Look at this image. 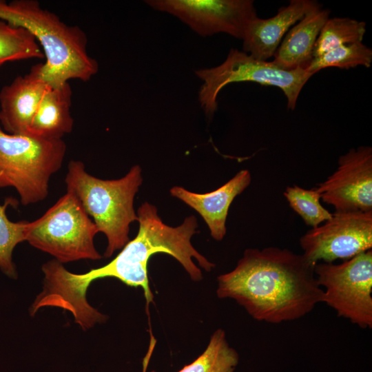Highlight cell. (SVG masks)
Wrapping results in <instances>:
<instances>
[{
  "instance_id": "6da1fadb",
  "label": "cell",
  "mask_w": 372,
  "mask_h": 372,
  "mask_svg": "<svg viewBox=\"0 0 372 372\" xmlns=\"http://www.w3.org/2000/svg\"><path fill=\"white\" fill-rule=\"evenodd\" d=\"M315 265L285 248L247 249L232 271L218 277L216 293L234 299L258 321L300 319L322 302Z\"/></svg>"
},
{
  "instance_id": "7a4b0ae2",
  "label": "cell",
  "mask_w": 372,
  "mask_h": 372,
  "mask_svg": "<svg viewBox=\"0 0 372 372\" xmlns=\"http://www.w3.org/2000/svg\"><path fill=\"white\" fill-rule=\"evenodd\" d=\"M136 214L137 235L107 265L80 274L69 271L64 266L56 269L52 284L61 303L73 310L86 309L90 305L86 298L90 285L96 279L112 277L127 286L141 287L148 305L154 296L149 286L147 265L151 256L157 253L169 254L177 260L194 281L201 280L203 276L193 258L206 271L215 267L191 242L198 228L194 216L185 218L177 227H171L163 223L156 207L148 202L143 203Z\"/></svg>"
},
{
  "instance_id": "3957f363",
  "label": "cell",
  "mask_w": 372,
  "mask_h": 372,
  "mask_svg": "<svg viewBox=\"0 0 372 372\" xmlns=\"http://www.w3.org/2000/svg\"><path fill=\"white\" fill-rule=\"evenodd\" d=\"M0 19L28 30L35 37L45 57L40 75L50 87L70 79L86 82L98 72V62L87 52L85 32L64 23L38 1L0 0Z\"/></svg>"
},
{
  "instance_id": "277c9868",
  "label": "cell",
  "mask_w": 372,
  "mask_h": 372,
  "mask_svg": "<svg viewBox=\"0 0 372 372\" xmlns=\"http://www.w3.org/2000/svg\"><path fill=\"white\" fill-rule=\"evenodd\" d=\"M65 183L98 231L105 235L104 256L111 257L128 242L130 225L138 221L134 199L143 183L141 167L135 165L121 178L104 180L87 173L82 161L72 160Z\"/></svg>"
},
{
  "instance_id": "5b68a950",
  "label": "cell",
  "mask_w": 372,
  "mask_h": 372,
  "mask_svg": "<svg viewBox=\"0 0 372 372\" xmlns=\"http://www.w3.org/2000/svg\"><path fill=\"white\" fill-rule=\"evenodd\" d=\"M65 153L63 139L10 134L0 126V187L14 188L23 205L43 201Z\"/></svg>"
},
{
  "instance_id": "8992f818",
  "label": "cell",
  "mask_w": 372,
  "mask_h": 372,
  "mask_svg": "<svg viewBox=\"0 0 372 372\" xmlns=\"http://www.w3.org/2000/svg\"><path fill=\"white\" fill-rule=\"evenodd\" d=\"M98 229L77 198L66 192L39 218L28 222L26 240L61 264L102 258L94 244Z\"/></svg>"
},
{
  "instance_id": "52a82bcc",
  "label": "cell",
  "mask_w": 372,
  "mask_h": 372,
  "mask_svg": "<svg viewBox=\"0 0 372 372\" xmlns=\"http://www.w3.org/2000/svg\"><path fill=\"white\" fill-rule=\"evenodd\" d=\"M195 74L203 81L198 101L208 118L214 116L218 108L219 92L229 83L251 81L278 87L287 99V107L293 110L302 87L313 76L305 68L285 70L272 61L256 59L244 51L234 48L220 65L197 70Z\"/></svg>"
},
{
  "instance_id": "ba28073f",
  "label": "cell",
  "mask_w": 372,
  "mask_h": 372,
  "mask_svg": "<svg viewBox=\"0 0 372 372\" xmlns=\"http://www.w3.org/2000/svg\"><path fill=\"white\" fill-rule=\"evenodd\" d=\"M314 273L322 302L362 329L372 327V250L340 264L318 262Z\"/></svg>"
},
{
  "instance_id": "9c48e42d",
  "label": "cell",
  "mask_w": 372,
  "mask_h": 372,
  "mask_svg": "<svg viewBox=\"0 0 372 372\" xmlns=\"http://www.w3.org/2000/svg\"><path fill=\"white\" fill-rule=\"evenodd\" d=\"M304 257L313 264L344 260L372 248V211L334 212L300 239Z\"/></svg>"
},
{
  "instance_id": "30bf717a",
  "label": "cell",
  "mask_w": 372,
  "mask_h": 372,
  "mask_svg": "<svg viewBox=\"0 0 372 372\" xmlns=\"http://www.w3.org/2000/svg\"><path fill=\"white\" fill-rule=\"evenodd\" d=\"M152 8L170 14L201 37L225 33L242 39L258 17L251 0H147Z\"/></svg>"
},
{
  "instance_id": "8fae6325",
  "label": "cell",
  "mask_w": 372,
  "mask_h": 372,
  "mask_svg": "<svg viewBox=\"0 0 372 372\" xmlns=\"http://www.w3.org/2000/svg\"><path fill=\"white\" fill-rule=\"evenodd\" d=\"M336 170L316 187L335 212L372 211V148H352L338 158Z\"/></svg>"
},
{
  "instance_id": "7c38bea8",
  "label": "cell",
  "mask_w": 372,
  "mask_h": 372,
  "mask_svg": "<svg viewBox=\"0 0 372 372\" xmlns=\"http://www.w3.org/2000/svg\"><path fill=\"white\" fill-rule=\"evenodd\" d=\"M40 65L17 76L0 91V126L8 134H28L39 103L50 87L40 75Z\"/></svg>"
},
{
  "instance_id": "4fadbf2b",
  "label": "cell",
  "mask_w": 372,
  "mask_h": 372,
  "mask_svg": "<svg viewBox=\"0 0 372 372\" xmlns=\"http://www.w3.org/2000/svg\"><path fill=\"white\" fill-rule=\"evenodd\" d=\"M320 6L316 1L291 0L272 17L255 18L247 26L242 39L243 51L256 59L267 61L273 56L289 28Z\"/></svg>"
},
{
  "instance_id": "5bb4252c",
  "label": "cell",
  "mask_w": 372,
  "mask_h": 372,
  "mask_svg": "<svg viewBox=\"0 0 372 372\" xmlns=\"http://www.w3.org/2000/svg\"><path fill=\"white\" fill-rule=\"evenodd\" d=\"M251 180L250 172L242 169L221 187L208 193H194L180 186H174L169 193L196 211L207 224L211 237L219 241L226 235V220L231 203Z\"/></svg>"
},
{
  "instance_id": "9a60e30c",
  "label": "cell",
  "mask_w": 372,
  "mask_h": 372,
  "mask_svg": "<svg viewBox=\"0 0 372 372\" xmlns=\"http://www.w3.org/2000/svg\"><path fill=\"white\" fill-rule=\"evenodd\" d=\"M329 12L320 6L307 14L285 35L272 62L287 70L306 68L313 59L316 39Z\"/></svg>"
},
{
  "instance_id": "2e32d148",
  "label": "cell",
  "mask_w": 372,
  "mask_h": 372,
  "mask_svg": "<svg viewBox=\"0 0 372 372\" xmlns=\"http://www.w3.org/2000/svg\"><path fill=\"white\" fill-rule=\"evenodd\" d=\"M72 88L69 82L49 87L42 97L31 122L28 134L45 138L62 139L72 131Z\"/></svg>"
},
{
  "instance_id": "e0dca14e",
  "label": "cell",
  "mask_w": 372,
  "mask_h": 372,
  "mask_svg": "<svg viewBox=\"0 0 372 372\" xmlns=\"http://www.w3.org/2000/svg\"><path fill=\"white\" fill-rule=\"evenodd\" d=\"M238 362V352L229 346L225 331L218 329L203 353L178 372H234Z\"/></svg>"
},
{
  "instance_id": "ac0fdd59",
  "label": "cell",
  "mask_w": 372,
  "mask_h": 372,
  "mask_svg": "<svg viewBox=\"0 0 372 372\" xmlns=\"http://www.w3.org/2000/svg\"><path fill=\"white\" fill-rule=\"evenodd\" d=\"M44 58L33 34L0 19V68L7 62Z\"/></svg>"
},
{
  "instance_id": "d6986e66",
  "label": "cell",
  "mask_w": 372,
  "mask_h": 372,
  "mask_svg": "<svg viewBox=\"0 0 372 372\" xmlns=\"http://www.w3.org/2000/svg\"><path fill=\"white\" fill-rule=\"evenodd\" d=\"M365 32L364 21L350 18L328 19L316 39L313 58L343 45L362 42Z\"/></svg>"
},
{
  "instance_id": "ffe728a7",
  "label": "cell",
  "mask_w": 372,
  "mask_h": 372,
  "mask_svg": "<svg viewBox=\"0 0 372 372\" xmlns=\"http://www.w3.org/2000/svg\"><path fill=\"white\" fill-rule=\"evenodd\" d=\"M19 201L8 197L0 205V269L11 278L17 277L16 267L12 260L15 247L26 240L28 221L12 222L6 214L8 207H17Z\"/></svg>"
},
{
  "instance_id": "44dd1931",
  "label": "cell",
  "mask_w": 372,
  "mask_h": 372,
  "mask_svg": "<svg viewBox=\"0 0 372 372\" xmlns=\"http://www.w3.org/2000/svg\"><path fill=\"white\" fill-rule=\"evenodd\" d=\"M371 62V49L362 42H356L339 46L313 58L305 69L313 75L329 67L349 69L362 65L369 68Z\"/></svg>"
},
{
  "instance_id": "7402d4cb",
  "label": "cell",
  "mask_w": 372,
  "mask_h": 372,
  "mask_svg": "<svg viewBox=\"0 0 372 372\" xmlns=\"http://www.w3.org/2000/svg\"><path fill=\"white\" fill-rule=\"evenodd\" d=\"M291 208L301 216L304 223L316 227L332 216V213L320 203V194L316 187L306 189L298 185L288 186L283 193Z\"/></svg>"
},
{
  "instance_id": "603a6c76",
  "label": "cell",
  "mask_w": 372,
  "mask_h": 372,
  "mask_svg": "<svg viewBox=\"0 0 372 372\" xmlns=\"http://www.w3.org/2000/svg\"><path fill=\"white\" fill-rule=\"evenodd\" d=\"M150 372H156V371H154V370H152V371H151Z\"/></svg>"
}]
</instances>
